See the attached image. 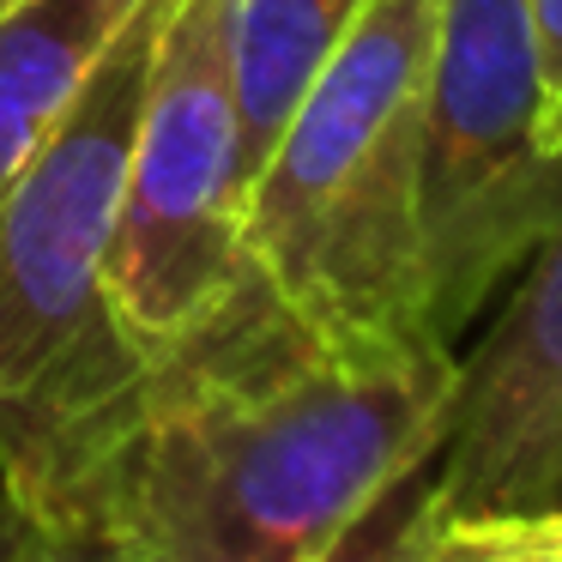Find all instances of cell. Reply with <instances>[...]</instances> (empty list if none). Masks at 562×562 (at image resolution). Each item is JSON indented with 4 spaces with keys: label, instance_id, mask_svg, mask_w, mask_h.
Masks as SVG:
<instances>
[{
    "label": "cell",
    "instance_id": "cell-1",
    "mask_svg": "<svg viewBox=\"0 0 562 562\" xmlns=\"http://www.w3.org/2000/svg\"><path fill=\"white\" fill-rule=\"evenodd\" d=\"M453 381V345H339L243 260L194 327L0 477L7 514L122 562H345L436 460Z\"/></svg>",
    "mask_w": 562,
    "mask_h": 562
},
{
    "label": "cell",
    "instance_id": "cell-2",
    "mask_svg": "<svg viewBox=\"0 0 562 562\" xmlns=\"http://www.w3.org/2000/svg\"><path fill=\"white\" fill-rule=\"evenodd\" d=\"M436 13L441 0H369L243 200V255L296 321L339 345L441 339L417 231Z\"/></svg>",
    "mask_w": 562,
    "mask_h": 562
},
{
    "label": "cell",
    "instance_id": "cell-3",
    "mask_svg": "<svg viewBox=\"0 0 562 562\" xmlns=\"http://www.w3.org/2000/svg\"><path fill=\"white\" fill-rule=\"evenodd\" d=\"M164 13L170 0H146L127 19L74 110L0 194V477L146 357L110 308V248Z\"/></svg>",
    "mask_w": 562,
    "mask_h": 562
},
{
    "label": "cell",
    "instance_id": "cell-4",
    "mask_svg": "<svg viewBox=\"0 0 562 562\" xmlns=\"http://www.w3.org/2000/svg\"><path fill=\"white\" fill-rule=\"evenodd\" d=\"M557 212L562 151L544 139L526 0H441L417 158L429 327L453 345Z\"/></svg>",
    "mask_w": 562,
    "mask_h": 562
},
{
    "label": "cell",
    "instance_id": "cell-5",
    "mask_svg": "<svg viewBox=\"0 0 562 562\" xmlns=\"http://www.w3.org/2000/svg\"><path fill=\"white\" fill-rule=\"evenodd\" d=\"M243 127L231 79V0H170L139 91L110 308L139 351L194 327L243 267Z\"/></svg>",
    "mask_w": 562,
    "mask_h": 562
},
{
    "label": "cell",
    "instance_id": "cell-6",
    "mask_svg": "<svg viewBox=\"0 0 562 562\" xmlns=\"http://www.w3.org/2000/svg\"><path fill=\"white\" fill-rule=\"evenodd\" d=\"M562 508V212L526 255V279L460 363L453 412L417 520L477 526Z\"/></svg>",
    "mask_w": 562,
    "mask_h": 562
},
{
    "label": "cell",
    "instance_id": "cell-7",
    "mask_svg": "<svg viewBox=\"0 0 562 562\" xmlns=\"http://www.w3.org/2000/svg\"><path fill=\"white\" fill-rule=\"evenodd\" d=\"M146 0H0V194Z\"/></svg>",
    "mask_w": 562,
    "mask_h": 562
},
{
    "label": "cell",
    "instance_id": "cell-8",
    "mask_svg": "<svg viewBox=\"0 0 562 562\" xmlns=\"http://www.w3.org/2000/svg\"><path fill=\"white\" fill-rule=\"evenodd\" d=\"M363 7L369 0H231V79L248 182Z\"/></svg>",
    "mask_w": 562,
    "mask_h": 562
},
{
    "label": "cell",
    "instance_id": "cell-9",
    "mask_svg": "<svg viewBox=\"0 0 562 562\" xmlns=\"http://www.w3.org/2000/svg\"><path fill=\"white\" fill-rule=\"evenodd\" d=\"M448 562H562V508L532 520H477L436 526Z\"/></svg>",
    "mask_w": 562,
    "mask_h": 562
},
{
    "label": "cell",
    "instance_id": "cell-10",
    "mask_svg": "<svg viewBox=\"0 0 562 562\" xmlns=\"http://www.w3.org/2000/svg\"><path fill=\"white\" fill-rule=\"evenodd\" d=\"M0 562H122L110 544L74 532V526H43V520H19L7 514L0 526Z\"/></svg>",
    "mask_w": 562,
    "mask_h": 562
},
{
    "label": "cell",
    "instance_id": "cell-11",
    "mask_svg": "<svg viewBox=\"0 0 562 562\" xmlns=\"http://www.w3.org/2000/svg\"><path fill=\"white\" fill-rule=\"evenodd\" d=\"M526 31H532L538 98H544V139L562 151V0H526Z\"/></svg>",
    "mask_w": 562,
    "mask_h": 562
},
{
    "label": "cell",
    "instance_id": "cell-12",
    "mask_svg": "<svg viewBox=\"0 0 562 562\" xmlns=\"http://www.w3.org/2000/svg\"><path fill=\"white\" fill-rule=\"evenodd\" d=\"M357 562H448L441 557V532L436 526H424L417 514H405V526L387 538V544H375L369 557H357Z\"/></svg>",
    "mask_w": 562,
    "mask_h": 562
}]
</instances>
